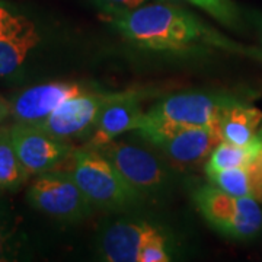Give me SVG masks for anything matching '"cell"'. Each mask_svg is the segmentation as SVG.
<instances>
[{"instance_id": "6da1fadb", "label": "cell", "mask_w": 262, "mask_h": 262, "mask_svg": "<svg viewBox=\"0 0 262 262\" xmlns=\"http://www.w3.org/2000/svg\"><path fill=\"white\" fill-rule=\"evenodd\" d=\"M131 44L156 51H187L200 44L233 47L192 13L156 0L136 9L103 16Z\"/></svg>"}, {"instance_id": "7a4b0ae2", "label": "cell", "mask_w": 262, "mask_h": 262, "mask_svg": "<svg viewBox=\"0 0 262 262\" xmlns=\"http://www.w3.org/2000/svg\"><path fill=\"white\" fill-rule=\"evenodd\" d=\"M70 162V175L94 207L120 210L130 207L141 196L113 163L94 147L73 150Z\"/></svg>"}, {"instance_id": "3957f363", "label": "cell", "mask_w": 262, "mask_h": 262, "mask_svg": "<svg viewBox=\"0 0 262 262\" xmlns=\"http://www.w3.org/2000/svg\"><path fill=\"white\" fill-rule=\"evenodd\" d=\"M198 211L220 233L246 241L261 232L262 210L252 196H233L215 185H204L194 194Z\"/></svg>"}, {"instance_id": "277c9868", "label": "cell", "mask_w": 262, "mask_h": 262, "mask_svg": "<svg viewBox=\"0 0 262 262\" xmlns=\"http://www.w3.org/2000/svg\"><path fill=\"white\" fill-rule=\"evenodd\" d=\"M236 102L239 101L230 95L201 92L172 95L162 99L146 113L144 124L195 125L220 130L222 115Z\"/></svg>"}, {"instance_id": "5b68a950", "label": "cell", "mask_w": 262, "mask_h": 262, "mask_svg": "<svg viewBox=\"0 0 262 262\" xmlns=\"http://www.w3.org/2000/svg\"><path fill=\"white\" fill-rule=\"evenodd\" d=\"M27 198L35 210L64 222L83 219L94 207L69 170L53 169L39 173L29 187Z\"/></svg>"}, {"instance_id": "8992f818", "label": "cell", "mask_w": 262, "mask_h": 262, "mask_svg": "<svg viewBox=\"0 0 262 262\" xmlns=\"http://www.w3.org/2000/svg\"><path fill=\"white\" fill-rule=\"evenodd\" d=\"M140 134L159 147L169 159L178 165H198L206 160L222 141V134L214 127L144 124Z\"/></svg>"}, {"instance_id": "52a82bcc", "label": "cell", "mask_w": 262, "mask_h": 262, "mask_svg": "<svg viewBox=\"0 0 262 262\" xmlns=\"http://www.w3.org/2000/svg\"><path fill=\"white\" fill-rule=\"evenodd\" d=\"M10 139L28 178L57 169L73 153L69 141L57 139L32 122L13 125L10 128Z\"/></svg>"}, {"instance_id": "ba28073f", "label": "cell", "mask_w": 262, "mask_h": 262, "mask_svg": "<svg viewBox=\"0 0 262 262\" xmlns=\"http://www.w3.org/2000/svg\"><path fill=\"white\" fill-rule=\"evenodd\" d=\"M95 149L102 153L122 178L140 194L158 191L168 179V173L160 160L140 146L111 140Z\"/></svg>"}, {"instance_id": "9c48e42d", "label": "cell", "mask_w": 262, "mask_h": 262, "mask_svg": "<svg viewBox=\"0 0 262 262\" xmlns=\"http://www.w3.org/2000/svg\"><path fill=\"white\" fill-rule=\"evenodd\" d=\"M115 92L106 94H80L58 105L53 113L37 124L61 140H72L86 134L95 125V121L103 106L113 99Z\"/></svg>"}, {"instance_id": "30bf717a", "label": "cell", "mask_w": 262, "mask_h": 262, "mask_svg": "<svg viewBox=\"0 0 262 262\" xmlns=\"http://www.w3.org/2000/svg\"><path fill=\"white\" fill-rule=\"evenodd\" d=\"M140 91L115 92L113 99L101 110L94 125L88 147H99L115 137L131 130H139L144 124L146 113L141 110Z\"/></svg>"}, {"instance_id": "8fae6325", "label": "cell", "mask_w": 262, "mask_h": 262, "mask_svg": "<svg viewBox=\"0 0 262 262\" xmlns=\"http://www.w3.org/2000/svg\"><path fill=\"white\" fill-rule=\"evenodd\" d=\"M84 92L82 84L73 82H53L29 88L9 103L10 114L19 122L44 120L58 105Z\"/></svg>"}, {"instance_id": "7c38bea8", "label": "cell", "mask_w": 262, "mask_h": 262, "mask_svg": "<svg viewBox=\"0 0 262 262\" xmlns=\"http://www.w3.org/2000/svg\"><path fill=\"white\" fill-rule=\"evenodd\" d=\"M160 232L147 222L121 220L111 225L102 234L101 252L110 262H139L144 245Z\"/></svg>"}, {"instance_id": "4fadbf2b", "label": "cell", "mask_w": 262, "mask_h": 262, "mask_svg": "<svg viewBox=\"0 0 262 262\" xmlns=\"http://www.w3.org/2000/svg\"><path fill=\"white\" fill-rule=\"evenodd\" d=\"M262 121V113L245 103L236 102L226 110L220 118L222 141L236 146H251L259 139L256 128Z\"/></svg>"}, {"instance_id": "5bb4252c", "label": "cell", "mask_w": 262, "mask_h": 262, "mask_svg": "<svg viewBox=\"0 0 262 262\" xmlns=\"http://www.w3.org/2000/svg\"><path fill=\"white\" fill-rule=\"evenodd\" d=\"M39 42L35 25L6 38H0V77L12 75L24 64L31 50Z\"/></svg>"}, {"instance_id": "9a60e30c", "label": "cell", "mask_w": 262, "mask_h": 262, "mask_svg": "<svg viewBox=\"0 0 262 262\" xmlns=\"http://www.w3.org/2000/svg\"><path fill=\"white\" fill-rule=\"evenodd\" d=\"M262 146V137L255 141L251 146H236L227 141H220L210 153V158L206 162V173H214L225 169L246 168L258 150Z\"/></svg>"}, {"instance_id": "2e32d148", "label": "cell", "mask_w": 262, "mask_h": 262, "mask_svg": "<svg viewBox=\"0 0 262 262\" xmlns=\"http://www.w3.org/2000/svg\"><path fill=\"white\" fill-rule=\"evenodd\" d=\"M27 179L28 175L13 149L10 130L0 128V191L18 189Z\"/></svg>"}, {"instance_id": "e0dca14e", "label": "cell", "mask_w": 262, "mask_h": 262, "mask_svg": "<svg viewBox=\"0 0 262 262\" xmlns=\"http://www.w3.org/2000/svg\"><path fill=\"white\" fill-rule=\"evenodd\" d=\"M211 184L223 189L225 192L233 196H251V181L248 168L225 169L220 172H214L207 175Z\"/></svg>"}, {"instance_id": "ac0fdd59", "label": "cell", "mask_w": 262, "mask_h": 262, "mask_svg": "<svg viewBox=\"0 0 262 262\" xmlns=\"http://www.w3.org/2000/svg\"><path fill=\"white\" fill-rule=\"evenodd\" d=\"M191 5L207 12L215 20L229 28H236L241 24V12L233 0H187Z\"/></svg>"}, {"instance_id": "d6986e66", "label": "cell", "mask_w": 262, "mask_h": 262, "mask_svg": "<svg viewBox=\"0 0 262 262\" xmlns=\"http://www.w3.org/2000/svg\"><path fill=\"white\" fill-rule=\"evenodd\" d=\"M16 232V222L13 220L8 206L0 201V261H9L13 255V236Z\"/></svg>"}, {"instance_id": "ffe728a7", "label": "cell", "mask_w": 262, "mask_h": 262, "mask_svg": "<svg viewBox=\"0 0 262 262\" xmlns=\"http://www.w3.org/2000/svg\"><path fill=\"white\" fill-rule=\"evenodd\" d=\"M32 25V22L25 16L13 13L12 10L0 2V38L10 37L19 34Z\"/></svg>"}, {"instance_id": "44dd1931", "label": "cell", "mask_w": 262, "mask_h": 262, "mask_svg": "<svg viewBox=\"0 0 262 262\" xmlns=\"http://www.w3.org/2000/svg\"><path fill=\"white\" fill-rule=\"evenodd\" d=\"M170 261L168 251H166V241L165 236L160 233L153 237L150 242L144 245L139 255V262H168Z\"/></svg>"}, {"instance_id": "7402d4cb", "label": "cell", "mask_w": 262, "mask_h": 262, "mask_svg": "<svg viewBox=\"0 0 262 262\" xmlns=\"http://www.w3.org/2000/svg\"><path fill=\"white\" fill-rule=\"evenodd\" d=\"M151 0H95L98 8L101 9L103 16L124 13L128 10L136 9L144 3H149Z\"/></svg>"}, {"instance_id": "603a6c76", "label": "cell", "mask_w": 262, "mask_h": 262, "mask_svg": "<svg viewBox=\"0 0 262 262\" xmlns=\"http://www.w3.org/2000/svg\"><path fill=\"white\" fill-rule=\"evenodd\" d=\"M10 114V106L9 103L5 102L3 99H0V122L5 121L6 117Z\"/></svg>"}, {"instance_id": "cb8c5ba5", "label": "cell", "mask_w": 262, "mask_h": 262, "mask_svg": "<svg viewBox=\"0 0 262 262\" xmlns=\"http://www.w3.org/2000/svg\"><path fill=\"white\" fill-rule=\"evenodd\" d=\"M256 24H258V28H259V38H261V42H262V18H259L256 20Z\"/></svg>"}, {"instance_id": "d4e9b609", "label": "cell", "mask_w": 262, "mask_h": 262, "mask_svg": "<svg viewBox=\"0 0 262 262\" xmlns=\"http://www.w3.org/2000/svg\"><path fill=\"white\" fill-rule=\"evenodd\" d=\"M259 136H261V137H262V128H261V131H259Z\"/></svg>"}]
</instances>
